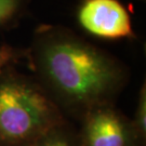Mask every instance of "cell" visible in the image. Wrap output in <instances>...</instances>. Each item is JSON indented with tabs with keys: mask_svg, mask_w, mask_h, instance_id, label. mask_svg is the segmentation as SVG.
<instances>
[{
	"mask_svg": "<svg viewBox=\"0 0 146 146\" xmlns=\"http://www.w3.org/2000/svg\"><path fill=\"white\" fill-rule=\"evenodd\" d=\"M27 49L33 77L64 115L78 120L96 106L115 104L129 80L120 60L62 25H39Z\"/></svg>",
	"mask_w": 146,
	"mask_h": 146,
	"instance_id": "cell-1",
	"label": "cell"
},
{
	"mask_svg": "<svg viewBox=\"0 0 146 146\" xmlns=\"http://www.w3.org/2000/svg\"><path fill=\"white\" fill-rule=\"evenodd\" d=\"M65 115L33 76L0 69V146H31Z\"/></svg>",
	"mask_w": 146,
	"mask_h": 146,
	"instance_id": "cell-2",
	"label": "cell"
},
{
	"mask_svg": "<svg viewBox=\"0 0 146 146\" xmlns=\"http://www.w3.org/2000/svg\"><path fill=\"white\" fill-rule=\"evenodd\" d=\"M79 121V146H145L135 134L130 118L115 104L96 106Z\"/></svg>",
	"mask_w": 146,
	"mask_h": 146,
	"instance_id": "cell-3",
	"label": "cell"
},
{
	"mask_svg": "<svg viewBox=\"0 0 146 146\" xmlns=\"http://www.w3.org/2000/svg\"><path fill=\"white\" fill-rule=\"evenodd\" d=\"M77 20L84 31L100 39L135 38L130 13L119 0H81Z\"/></svg>",
	"mask_w": 146,
	"mask_h": 146,
	"instance_id": "cell-4",
	"label": "cell"
},
{
	"mask_svg": "<svg viewBox=\"0 0 146 146\" xmlns=\"http://www.w3.org/2000/svg\"><path fill=\"white\" fill-rule=\"evenodd\" d=\"M31 146H79L77 129L68 120L55 125Z\"/></svg>",
	"mask_w": 146,
	"mask_h": 146,
	"instance_id": "cell-5",
	"label": "cell"
},
{
	"mask_svg": "<svg viewBox=\"0 0 146 146\" xmlns=\"http://www.w3.org/2000/svg\"><path fill=\"white\" fill-rule=\"evenodd\" d=\"M29 0H0V29L12 27L24 14Z\"/></svg>",
	"mask_w": 146,
	"mask_h": 146,
	"instance_id": "cell-6",
	"label": "cell"
},
{
	"mask_svg": "<svg viewBox=\"0 0 146 146\" xmlns=\"http://www.w3.org/2000/svg\"><path fill=\"white\" fill-rule=\"evenodd\" d=\"M131 125L135 131L139 140L143 145L146 146V84L141 87L137 96L135 111L132 118H130Z\"/></svg>",
	"mask_w": 146,
	"mask_h": 146,
	"instance_id": "cell-7",
	"label": "cell"
},
{
	"mask_svg": "<svg viewBox=\"0 0 146 146\" xmlns=\"http://www.w3.org/2000/svg\"><path fill=\"white\" fill-rule=\"evenodd\" d=\"M27 48L12 47L9 44L0 46V69L7 66H14V64L23 58H27Z\"/></svg>",
	"mask_w": 146,
	"mask_h": 146,
	"instance_id": "cell-8",
	"label": "cell"
}]
</instances>
